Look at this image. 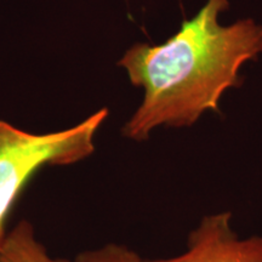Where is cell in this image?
Listing matches in <instances>:
<instances>
[{
    "mask_svg": "<svg viewBox=\"0 0 262 262\" xmlns=\"http://www.w3.org/2000/svg\"><path fill=\"white\" fill-rule=\"evenodd\" d=\"M228 0H208L194 17L183 21L164 44H136L119 61L142 103L123 127V135L145 141L159 126H191L229 88L241 86L239 70L262 52V26L251 18L224 27L220 12Z\"/></svg>",
    "mask_w": 262,
    "mask_h": 262,
    "instance_id": "6da1fadb",
    "label": "cell"
},
{
    "mask_svg": "<svg viewBox=\"0 0 262 262\" xmlns=\"http://www.w3.org/2000/svg\"><path fill=\"white\" fill-rule=\"evenodd\" d=\"M107 117L102 108L77 125L48 134L28 133L0 119V244L29 181L45 166L71 165L93 155L95 135Z\"/></svg>",
    "mask_w": 262,
    "mask_h": 262,
    "instance_id": "7a4b0ae2",
    "label": "cell"
},
{
    "mask_svg": "<svg viewBox=\"0 0 262 262\" xmlns=\"http://www.w3.org/2000/svg\"><path fill=\"white\" fill-rule=\"evenodd\" d=\"M147 262H262V234L239 237L231 212H211L189 232L183 253Z\"/></svg>",
    "mask_w": 262,
    "mask_h": 262,
    "instance_id": "3957f363",
    "label": "cell"
},
{
    "mask_svg": "<svg viewBox=\"0 0 262 262\" xmlns=\"http://www.w3.org/2000/svg\"><path fill=\"white\" fill-rule=\"evenodd\" d=\"M0 262H74L52 257L35 237L34 227L27 220L10 229L0 244Z\"/></svg>",
    "mask_w": 262,
    "mask_h": 262,
    "instance_id": "277c9868",
    "label": "cell"
},
{
    "mask_svg": "<svg viewBox=\"0 0 262 262\" xmlns=\"http://www.w3.org/2000/svg\"><path fill=\"white\" fill-rule=\"evenodd\" d=\"M74 262H147L136 251L123 244L110 243L103 247L83 251Z\"/></svg>",
    "mask_w": 262,
    "mask_h": 262,
    "instance_id": "5b68a950",
    "label": "cell"
}]
</instances>
